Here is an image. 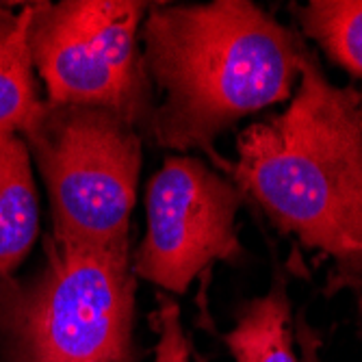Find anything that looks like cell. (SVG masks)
Masks as SVG:
<instances>
[{
  "label": "cell",
  "instance_id": "9",
  "mask_svg": "<svg viewBox=\"0 0 362 362\" xmlns=\"http://www.w3.org/2000/svg\"><path fill=\"white\" fill-rule=\"evenodd\" d=\"M235 362H298L291 332V302L280 274L267 295L252 300L235 330L223 337Z\"/></svg>",
  "mask_w": 362,
  "mask_h": 362
},
{
  "label": "cell",
  "instance_id": "8",
  "mask_svg": "<svg viewBox=\"0 0 362 362\" xmlns=\"http://www.w3.org/2000/svg\"><path fill=\"white\" fill-rule=\"evenodd\" d=\"M37 3L0 9V135L24 137L44 111L28 33Z\"/></svg>",
  "mask_w": 362,
  "mask_h": 362
},
{
  "label": "cell",
  "instance_id": "10",
  "mask_svg": "<svg viewBox=\"0 0 362 362\" xmlns=\"http://www.w3.org/2000/svg\"><path fill=\"white\" fill-rule=\"evenodd\" d=\"M298 20L332 63L362 78V0H313Z\"/></svg>",
  "mask_w": 362,
  "mask_h": 362
},
{
  "label": "cell",
  "instance_id": "5",
  "mask_svg": "<svg viewBox=\"0 0 362 362\" xmlns=\"http://www.w3.org/2000/svg\"><path fill=\"white\" fill-rule=\"evenodd\" d=\"M148 9L137 0L37 3L28 46L46 103L107 109L133 126L152 117L139 46Z\"/></svg>",
  "mask_w": 362,
  "mask_h": 362
},
{
  "label": "cell",
  "instance_id": "6",
  "mask_svg": "<svg viewBox=\"0 0 362 362\" xmlns=\"http://www.w3.org/2000/svg\"><path fill=\"white\" fill-rule=\"evenodd\" d=\"M243 191L200 158L172 156L146 189V237L133 274L170 293L189 284L215 262H237L243 245L237 213Z\"/></svg>",
  "mask_w": 362,
  "mask_h": 362
},
{
  "label": "cell",
  "instance_id": "4",
  "mask_svg": "<svg viewBox=\"0 0 362 362\" xmlns=\"http://www.w3.org/2000/svg\"><path fill=\"white\" fill-rule=\"evenodd\" d=\"M44 180L52 239L128 250L141 172V139L122 115L98 107L44 105L22 137Z\"/></svg>",
  "mask_w": 362,
  "mask_h": 362
},
{
  "label": "cell",
  "instance_id": "11",
  "mask_svg": "<svg viewBox=\"0 0 362 362\" xmlns=\"http://www.w3.org/2000/svg\"><path fill=\"white\" fill-rule=\"evenodd\" d=\"M156 325H158V343L154 347L152 362H191L189 343L180 321V306L174 300H160Z\"/></svg>",
  "mask_w": 362,
  "mask_h": 362
},
{
  "label": "cell",
  "instance_id": "3",
  "mask_svg": "<svg viewBox=\"0 0 362 362\" xmlns=\"http://www.w3.org/2000/svg\"><path fill=\"white\" fill-rule=\"evenodd\" d=\"M135 274L128 250L44 243L42 267L0 282L9 362H130Z\"/></svg>",
  "mask_w": 362,
  "mask_h": 362
},
{
  "label": "cell",
  "instance_id": "2",
  "mask_svg": "<svg viewBox=\"0 0 362 362\" xmlns=\"http://www.w3.org/2000/svg\"><path fill=\"white\" fill-rule=\"evenodd\" d=\"M154 139L180 152L204 148L243 117L291 100L308 46L250 0L150 5L141 26Z\"/></svg>",
  "mask_w": 362,
  "mask_h": 362
},
{
  "label": "cell",
  "instance_id": "12",
  "mask_svg": "<svg viewBox=\"0 0 362 362\" xmlns=\"http://www.w3.org/2000/svg\"><path fill=\"white\" fill-rule=\"evenodd\" d=\"M300 339H302V347H304V358H306V362H317V351H315V339H313V334L306 330V327H302L300 330Z\"/></svg>",
  "mask_w": 362,
  "mask_h": 362
},
{
  "label": "cell",
  "instance_id": "7",
  "mask_svg": "<svg viewBox=\"0 0 362 362\" xmlns=\"http://www.w3.org/2000/svg\"><path fill=\"white\" fill-rule=\"evenodd\" d=\"M40 237L33 158L20 135H0V282L13 278Z\"/></svg>",
  "mask_w": 362,
  "mask_h": 362
},
{
  "label": "cell",
  "instance_id": "13",
  "mask_svg": "<svg viewBox=\"0 0 362 362\" xmlns=\"http://www.w3.org/2000/svg\"><path fill=\"white\" fill-rule=\"evenodd\" d=\"M358 95H360V124H362V91Z\"/></svg>",
  "mask_w": 362,
  "mask_h": 362
},
{
  "label": "cell",
  "instance_id": "1",
  "mask_svg": "<svg viewBox=\"0 0 362 362\" xmlns=\"http://www.w3.org/2000/svg\"><path fill=\"white\" fill-rule=\"evenodd\" d=\"M233 180L284 235L330 258L334 284L362 288L360 95L325 78L310 50L284 111L237 141Z\"/></svg>",
  "mask_w": 362,
  "mask_h": 362
}]
</instances>
